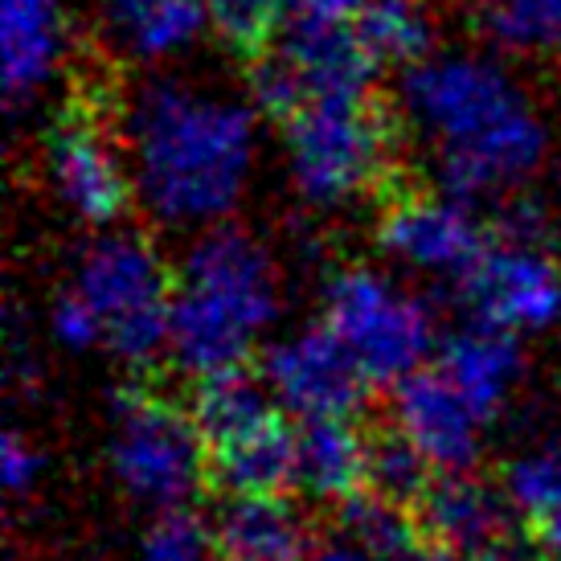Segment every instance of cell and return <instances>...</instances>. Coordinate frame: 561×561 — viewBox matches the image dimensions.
Returning a JSON list of instances; mask_svg holds the SVG:
<instances>
[{
	"label": "cell",
	"mask_w": 561,
	"mask_h": 561,
	"mask_svg": "<svg viewBox=\"0 0 561 561\" xmlns=\"http://www.w3.org/2000/svg\"><path fill=\"white\" fill-rule=\"evenodd\" d=\"M131 185L172 230L226 226L259 157L254 107L185 79L148 82L127 111Z\"/></svg>",
	"instance_id": "obj_1"
},
{
	"label": "cell",
	"mask_w": 561,
	"mask_h": 561,
	"mask_svg": "<svg viewBox=\"0 0 561 561\" xmlns=\"http://www.w3.org/2000/svg\"><path fill=\"white\" fill-rule=\"evenodd\" d=\"M402 115L435 148L438 188L463 205L520 185L549 144L529 91L480 54H431L405 70Z\"/></svg>",
	"instance_id": "obj_2"
},
{
	"label": "cell",
	"mask_w": 561,
	"mask_h": 561,
	"mask_svg": "<svg viewBox=\"0 0 561 561\" xmlns=\"http://www.w3.org/2000/svg\"><path fill=\"white\" fill-rule=\"evenodd\" d=\"M279 275L271 250L238 226L205 230L185 254L172 296L169 357L188 377L234 374L275 324Z\"/></svg>",
	"instance_id": "obj_3"
},
{
	"label": "cell",
	"mask_w": 561,
	"mask_h": 561,
	"mask_svg": "<svg viewBox=\"0 0 561 561\" xmlns=\"http://www.w3.org/2000/svg\"><path fill=\"white\" fill-rule=\"evenodd\" d=\"M283 148L299 197L336 209L390 172L393 124L369 94H332L304 103L283 124Z\"/></svg>",
	"instance_id": "obj_4"
},
{
	"label": "cell",
	"mask_w": 561,
	"mask_h": 561,
	"mask_svg": "<svg viewBox=\"0 0 561 561\" xmlns=\"http://www.w3.org/2000/svg\"><path fill=\"white\" fill-rule=\"evenodd\" d=\"M75 291L103 320V344L127 365H148L169 353L172 283L160 250L136 230L99 234L82 250Z\"/></svg>",
	"instance_id": "obj_5"
},
{
	"label": "cell",
	"mask_w": 561,
	"mask_h": 561,
	"mask_svg": "<svg viewBox=\"0 0 561 561\" xmlns=\"http://www.w3.org/2000/svg\"><path fill=\"white\" fill-rule=\"evenodd\" d=\"M324 328L357 360L360 374L390 386L422 374V360L435 348L426 304L374 266H344L328 279Z\"/></svg>",
	"instance_id": "obj_6"
},
{
	"label": "cell",
	"mask_w": 561,
	"mask_h": 561,
	"mask_svg": "<svg viewBox=\"0 0 561 561\" xmlns=\"http://www.w3.org/2000/svg\"><path fill=\"white\" fill-rule=\"evenodd\" d=\"M209 468V447L188 410L164 393L127 390L111 414V471L127 496L157 508L181 513Z\"/></svg>",
	"instance_id": "obj_7"
},
{
	"label": "cell",
	"mask_w": 561,
	"mask_h": 561,
	"mask_svg": "<svg viewBox=\"0 0 561 561\" xmlns=\"http://www.w3.org/2000/svg\"><path fill=\"white\" fill-rule=\"evenodd\" d=\"M377 242L405 271L451 283H468V275L492 247L483 238V226L476 221L471 205L455 202L447 193H438V197H426V193L398 197L381 214Z\"/></svg>",
	"instance_id": "obj_8"
},
{
	"label": "cell",
	"mask_w": 561,
	"mask_h": 561,
	"mask_svg": "<svg viewBox=\"0 0 561 561\" xmlns=\"http://www.w3.org/2000/svg\"><path fill=\"white\" fill-rule=\"evenodd\" d=\"M263 381L271 398L299 422L353 419L369 386V377L328 328H304L271 344L263 357Z\"/></svg>",
	"instance_id": "obj_9"
},
{
	"label": "cell",
	"mask_w": 561,
	"mask_h": 561,
	"mask_svg": "<svg viewBox=\"0 0 561 561\" xmlns=\"http://www.w3.org/2000/svg\"><path fill=\"white\" fill-rule=\"evenodd\" d=\"M46 169L58 202L91 226L119 221L136 193L131 172L124 169V157L115 152L111 136L94 115H79V111L62 115L49 131Z\"/></svg>",
	"instance_id": "obj_10"
},
{
	"label": "cell",
	"mask_w": 561,
	"mask_h": 561,
	"mask_svg": "<svg viewBox=\"0 0 561 561\" xmlns=\"http://www.w3.org/2000/svg\"><path fill=\"white\" fill-rule=\"evenodd\" d=\"M476 316L504 332H546L561 320V266L546 247L496 238L468 275Z\"/></svg>",
	"instance_id": "obj_11"
},
{
	"label": "cell",
	"mask_w": 561,
	"mask_h": 561,
	"mask_svg": "<svg viewBox=\"0 0 561 561\" xmlns=\"http://www.w3.org/2000/svg\"><path fill=\"white\" fill-rule=\"evenodd\" d=\"M393 431L435 471L463 476L480 455L483 414L438 369H422L393 386Z\"/></svg>",
	"instance_id": "obj_12"
},
{
	"label": "cell",
	"mask_w": 561,
	"mask_h": 561,
	"mask_svg": "<svg viewBox=\"0 0 561 561\" xmlns=\"http://www.w3.org/2000/svg\"><path fill=\"white\" fill-rule=\"evenodd\" d=\"M419 516L426 541L488 558V553H500L516 513L504 492L471 480L463 471V476H443L431 483V492L419 504Z\"/></svg>",
	"instance_id": "obj_13"
},
{
	"label": "cell",
	"mask_w": 561,
	"mask_h": 561,
	"mask_svg": "<svg viewBox=\"0 0 561 561\" xmlns=\"http://www.w3.org/2000/svg\"><path fill=\"white\" fill-rule=\"evenodd\" d=\"M221 561H312L308 520L287 496H230L214 516Z\"/></svg>",
	"instance_id": "obj_14"
},
{
	"label": "cell",
	"mask_w": 561,
	"mask_h": 561,
	"mask_svg": "<svg viewBox=\"0 0 561 561\" xmlns=\"http://www.w3.org/2000/svg\"><path fill=\"white\" fill-rule=\"evenodd\" d=\"M438 374L447 377L483 419H492L504 410V402L513 398L516 381H520V348H516L513 332L480 320V324L459 328L455 336L443 341Z\"/></svg>",
	"instance_id": "obj_15"
},
{
	"label": "cell",
	"mask_w": 561,
	"mask_h": 561,
	"mask_svg": "<svg viewBox=\"0 0 561 561\" xmlns=\"http://www.w3.org/2000/svg\"><path fill=\"white\" fill-rule=\"evenodd\" d=\"M62 58V0H0V75L9 103L42 91Z\"/></svg>",
	"instance_id": "obj_16"
},
{
	"label": "cell",
	"mask_w": 561,
	"mask_h": 561,
	"mask_svg": "<svg viewBox=\"0 0 561 561\" xmlns=\"http://www.w3.org/2000/svg\"><path fill=\"white\" fill-rule=\"evenodd\" d=\"M369 438L348 419H316L296 431V488L312 500L365 496L369 488Z\"/></svg>",
	"instance_id": "obj_17"
},
{
	"label": "cell",
	"mask_w": 561,
	"mask_h": 561,
	"mask_svg": "<svg viewBox=\"0 0 561 561\" xmlns=\"http://www.w3.org/2000/svg\"><path fill=\"white\" fill-rule=\"evenodd\" d=\"M275 46L291 58L299 79L312 99L332 94H369L377 62L360 46L357 25H332V30H287Z\"/></svg>",
	"instance_id": "obj_18"
},
{
	"label": "cell",
	"mask_w": 561,
	"mask_h": 561,
	"mask_svg": "<svg viewBox=\"0 0 561 561\" xmlns=\"http://www.w3.org/2000/svg\"><path fill=\"white\" fill-rule=\"evenodd\" d=\"M209 476L230 496H283L296 483V431L283 419L209 451Z\"/></svg>",
	"instance_id": "obj_19"
},
{
	"label": "cell",
	"mask_w": 561,
	"mask_h": 561,
	"mask_svg": "<svg viewBox=\"0 0 561 561\" xmlns=\"http://www.w3.org/2000/svg\"><path fill=\"white\" fill-rule=\"evenodd\" d=\"M103 13L119 42L144 62H169L209 30L202 0H103Z\"/></svg>",
	"instance_id": "obj_20"
},
{
	"label": "cell",
	"mask_w": 561,
	"mask_h": 561,
	"mask_svg": "<svg viewBox=\"0 0 561 561\" xmlns=\"http://www.w3.org/2000/svg\"><path fill=\"white\" fill-rule=\"evenodd\" d=\"M188 414L197 422L205 447L218 451L226 443H234V438L279 419V402L271 398L266 381H254L247 369H234V374H218L197 381Z\"/></svg>",
	"instance_id": "obj_21"
},
{
	"label": "cell",
	"mask_w": 561,
	"mask_h": 561,
	"mask_svg": "<svg viewBox=\"0 0 561 561\" xmlns=\"http://www.w3.org/2000/svg\"><path fill=\"white\" fill-rule=\"evenodd\" d=\"M357 37L377 66L414 70L435 49V21L422 9V0H365Z\"/></svg>",
	"instance_id": "obj_22"
},
{
	"label": "cell",
	"mask_w": 561,
	"mask_h": 561,
	"mask_svg": "<svg viewBox=\"0 0 561 561\" xmlns=\"http://www.w3.org/2000/svg\"><path fill=\"white\" fill-rule=\"evenodd\" d=\"M504 496L529 525L537 546L561 561V447L520 455L504 476Z\"/></svg>",
	"instance_id": "obj_23"
},
{
	"label": "cell",
	"mask_w": 561,
	"mask_h": 561,
	"mask_svg": "<svg viewBox=\"0 0 561 561\" xmlns=\"http://www.w3.org/2000/svg\"><path fill=\"white\" fill-rule=\"evenodd\" d=\"M480 30L504 54H561V0H480Z\"/></svg>",
	"instance_id": "obj_24"
},
{
	"label": "cell",
	"mask_w": 561,
	"mask_h": 561,
	"mask_svg": "<svg viewBox=\"0 0 561 561\" xmlns=\"http://www.w3.org/2000/svg\"><path fill=\"white\" fill-rule=\"evenodd\" d=\"M205 25L238 58H263L275 46V30L283 21V0H202Z\"/></svg>",
	"instance_id": "obj_25"
},
{
	"label": "cell",
	"mask_w": 561,
	"mask_h": 561,
	"mask_svg": "<svg viewBox=\"0 0 561 561\" xmlns=\"http://www.w3.org/2000/svg\"><path fill=\"white\" fill-rule=\"evenodd\" d=\"M431 463L422 459L398 431L386 438H377L369 447V496L386 500L393 508H419L422 496L431 492Z\"/></svg>",
	"instance_id": "obj_26"
},
{
	"label": "cell",
	"mask_w": 561,
	"mask_h": 561,
	"mask_svg": "<svg viewBox=\"0 0 561 561\" xmlns=\"http://www.w3.org/2000/svg\"><path fill=\"white\" fill-rule=\"evenodd\" d=\"M341 529L353 533L357 541H365V546L374 549V553H381L386 561L405 558L410 549L419 546V541H414V529H410V520H405V508H393V504L369 496V492L344 504Z\"/></svg>",
	"instance_id": "obj_27"
},
{
	"label": "cell",
	"mask_w": 561,
	"mask_h": 561,
	"mask_svg": "<svg viewBox=\"0 0 561 561\" xmlns=\"http://www.w3.org/2000/svg\"><path fill=\"white\" fill-rule=\"evenodd\" d=\"M250 99H254V111H263L279 124H287L308 103V87L279 46H271L263 58L250 62Z\"/></svg>",
	"instance_id": "obj_28"
},
{
	"label": "cell",
	"mask_w": 561,
	"mask_h": 561,
	"mask_svg": "<svg viewBox=\"0 0 561 561\" xmlns=\"http://www.w3.org/2000/svg\"><path fill=\"white\" fill-rule=\"evenodd\" d=\"M140 561H221V553L205 525L185 513H169L148 529Z\"/></svg>",
	"instance_id": "obj_29"
},
{
	"label": "cell",
	"mask_w": 561,
	"mask_h": 561,
	"mask_svg": "<svg viewBox=\"0 0 561 561\" xmlns=\"http://www.w3.org/2000/svg\"><path fill=\"white\" fill-rule=\"evenodd\" d=\"M49 328H54V336L66 348H94V344H103V320L94 316V308L75 287L66 296H58L54 312H49Z\"/></svg>",
	"instance_id": "obj_30"
},
{
	"label": "cell",
	"mask_w": 561,
	"mask_h": 561,
	"mask_svg": "<svg viewBox=\"0 0 561 561\" xmlns=\"http://www.w3.org/2000/svg\"><path fill=\"white\" fill-rule=\"evenodd\" d=\"M365 0H283V25L287 30H332V25H357Z\"/></svg>",
	"instance_id": "obj_31"
},
{
	"label": "cell",
	"mask_w": 561,
	"mask_h": 561,
	"mask_svg": "<svg viewBox=\"0 0 561 561\" xmlns=\"http://www.w3.org/2000/svg\"><path fill=\"white\" fill-rule=\"evenodd\" d=\"M37 476H42V455H37V447H33L25 435L9 431L4 443H0V480L9 488V496H16V500L30 496V488L37 483Z\"/></svg>",
	"instance_id": "obj_32"
},
{
	"label": "cell",
	"mask_w": 561,
	"mask_h": 561,
	"mask_svg": "<svg viewBox=\"0 0 561 561\" xmlns=\"http://www.w3.org/2000/svg\"><path fill=\"white\" fill-rule=\"evenodd\" d=\"M496 238L504 242H525V247H546L549 242V218L546 209L529 197H513V202L500 209Z\"/></svg>",
	"instance_id": "obj_33"
},
{
	"label": "cell",
	"mask_w": 561,
	"mask_h": 561,
	"mask_svg": "<svg viewBox=\"0 0 561 561\" xmlns=\"http://www.w3.org/2000/svg\"><path fill=\"white\" fill-rule=\"evenodd\" d=\"M312 561H386V558L374 553L365 541H357L353 533L341 529L336 537H328V541H320V546L312 549Z\"/></svg>",
	"instance_id": "obj_34"
},
{
	"label": "cell",
	"mask_w": 561,
	"mask_h": 561,
	"mask_svg": "<svg viewBox=\"0 0 561 561\" xmlns=\"http://www.w3.org/2000/svg\"><path fill=\"white\" fill-rule=\"evenodd\" d=\"M398 561H500V553H488V558H476V553H459V549H447V546H435V541H426V546H414L405 558Z\"/></svg>",
	"instance_id": "obj_35"
}]
</instances>
